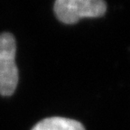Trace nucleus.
Instances as JSON below:
<instances>
[{
    "instance_id": "nucleus-1",
    "label": "nucleus",
    "mask_w": 130,
    "mask_h": 130,
    "mask_svg": "<svg viewBox=\"0 0 130 130\" xmlns=\"http://www.w3.org/2000/svg\"><path fill=\"white\" fill-rule=\"evenodd\" d=\"M16 43L10 32L0 35V95L8 97L15 91L19 79L15 64Z\"/></svg>"
},
{
    "instance_id": "nucleus-2",
    "label": "nucleus",
    "mask_w": 130,
    "mask_h": 130,
    "mask_svg": "<svg viewBox=\"0 0 130 130\" xmlns=\"http://www.w3.org/2000/svg\"><path fill=\"white\" fill-rule=\"evenodd\" d=\"M53 10L61 22L72 24L81 18L104 15L107 11V4L102 0H57Z\"/></svg>"
},
{
    "instance_id": "nucleus-3",
    "label": "nucleus",
    "mask_w": 130,
    "mask_h": 130,
    "mask_svg": "<svg viewBox=\"0 0 130 130\" xmlns=\"http://www.w3.org/2000/svg\"><path fill=\"white\" fill-rule=\"evenodd\" d=\"M32 130H85L80 122L61 117H53L38 122Z\"/></svg>"
}]
</instances>
